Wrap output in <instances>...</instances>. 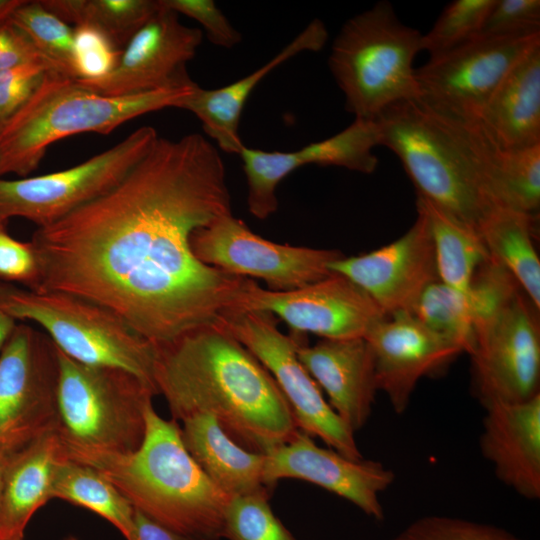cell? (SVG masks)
Segmentation results:
<instances>
[{"label": "cell", "instance_id": "obj_1", "mask_svg": "<svg viewBox=\"0 0 540 540\" xmlns=\"http://www.w3.org/2000/svg\"><path fill=\"white\" fill-rule=\"evenodd\" d=\"M232 213L225 165L203 135L158 137L112 189L57 222L30 244L33 291L101 305L153 345L239 313L249 281L202 263L191 236Z\"/></svg>", "mask_w": 540, "mask_h": 540}, {"label": "cell", "instance_id": "obj_2", "mask_svg": "<svg viewBox=\"0 0 540 540\" xmlns=\"http://www.w3.org/2000/svg\"><path fill=\"white\" fill-rule=\"evenodd\" d=\"M153 383L175 421L210 414L252 452L265 455L299 431L268 370L218 327L197 328L154 345Z\"/></svg>", "mask_w": 540, "mask_h": 540}, {"label": "cell", "instance_id": "obj_3", "mask_svg": "<svg viewBox=\"0 0 540 540\" xmlns=\"http://www.w3.org/2000/svg\"><path fill=\"white\" fill-rule=\"evenodd\" d=\"M375 120L380 145L402 162L417 195L478 231L498 207L493 181L502 152L480 122L452 117L420 99L395 103Z\"/></svg>", "mask_w": 540, "mask_h": 540}, {"label": "cell", "instance_id": "obj_4", "mask_svg": "<svg viewBox=\"0 0 540 540\" xmlns=\"http://www.w3.org/2000/svg\"><path fill=\"white\" fill-rule=\"evenodd\" d=\"M144 415L145 434L135 451L69 459L96 469L133 508L159 524L197 540H221L231 497L189 454L177 421L162 418L152 401Z\"/></svg>", "mask_w": 540, "mask_h": 540}, {"label": "cell", "instance_id": "obj_5", "mask_svg": "<svg viewBox=\"0 0 540 540\" xmlns=\"http://www.w3.org/2000/svg\"><path fill=\"white\" fill-rule=\"evenodd\" d=\"M196 83L127 96H104L85 89L57 70L49 71L29 100L0 126V177H26L48 147L86 132L109 134L143 114L178 108Z\"/></svg>", "mask_w": 540, "mask_h": 540}, {"label": "cell", "instance_id": "obj_6", "mask_svg": "<svg viewBox=\"0 0 540 540\" xmlns=\"http://www.w3.org/2000/svg\"><path fill=\"white\" fill-rule=\"evenodd\" d=\"M422 34L380 1L347 20L335 37L329 69L355 118L375 119L389 106L420 98L413 61Z\"/></svg>", "mask_w": 540, "mask_h": 540}, {"label": "cell", "instance_id": "obj_7", "mask_svg": "<svg viewBox=\"0 0 540 540\" xmlns=\"http://www.w3.org/2000/svg\"><path fill=\"white\" fill-rule=\"evenodd\" d=\"M58 359L56 433L64 456L138 449L145 434V408L155 389L128 371L85 365L59 349Z\"/></svg>", "mask_w": 540, "mask_h": 540}, {"label": "cell", "instance_id": "obj_8", "mask_svg": "<svg viewBox=\"0 0 540 540\" xmlns=\"http://www.w3.org/2000/svg\"><path fill=\"white\" fill-rule=\"evenodd\" d=\"M0 310L41 326L71 359L128 371L155 389L154 345L113 311L74 295L33 291L4 281H0Z\"/></svg>", "mask_w": 540, "mask_h": 540}, {"label": "cell", "instance_id": "obj_9", "mask_svg": "<svg viewBox=\"0 0 540 540\" xmlns=\"http://www.w3.org/2000/svg\"><path fill=\"white\" fill-rule=\"evenodd\" d=\"M142 126L119 143L66 170L17 180L0 179V231L9 219L51 225L117 185L158 138Z\"/></svg>", "mask_w": 540, "mask_h": 540}, {"label": "cell", "instance_id": "obj_10", "mask_svg": "<svg viewBox=\"0 0 540 540\" xmlns=\"http://www.w3.org/2000/svg\"><path fill=\"white\" fill-rule=\"evenodd\" d=\"M520 288L476 327L471 351L472 385L483 409L540 394V326Z\"/></svg>", "mask_w": 540, "mask_h": 540}, {"label": "cell", "instance_id": "obj_11", "mask_svg": "<svg viewBox=\"0 0 540 540\" xmlns=\"http://www.w3.org/2000/svg\"><path fill=\"white\" fill-rule=\"evenodd\" d=\"M221 329L245 346L268 370L286 398L297 428L351 459L363 458L355 433L331 408L297 356L304 334H283L267 312L232 315Z\"/></svg>", "mask_w": 540, "mask_h": 540}, {"label": "cell", "instance_id": "obj_12", "mask_svg": "<svg viewBox=\"0 0 540 540\" xmlns=\"http://www.w3.org/2000/svg\"><path fill=\"white\" fill-rule=\"evenodd\" d=\"M58 384L56 345L44 331L16 324L0 354V453L57 430Z\"/></svg>", "mask_w": 540, "mask_h": 540}, {"label": "cell", "instance_id": "obj_13", "mask_svg": "<svg viewBox=\"0 0 540 540\" xmlns=\"http://www.w3.org/2000/svg\"><path fill=\"white\" fill-rule=\"evenodd\" d=\"M540 33L478 35L415 69L420 100L452 117L480 122L489 100Z\"/></svg>", "mask_w": 540, "mask_h": 540}, {"label": "cell", "instance_id": "obj_14", "mask_svg": "<svg viewBox=\"0 0 540 540\" xmlns=\"http://www.w3.org/2000/svg\"><path fill=\"white\" fill-rule=\"evenodd\" d=\"M194 255L229 274L263 280L269 290L290 291L329 277V266L344 255L338 250L279 244L253 233L232 213L195 231Z\"/></svg>", "mask_w": 540, "mask_h": 540}, {"label": "cell", "instance_id": "obj_15", "mask_svg": "<svg viewBox=\"0 0 540 540\" xmlns=\"http://www.w3.org/2000/svg\"><path fill=\"white\" fill-rule=\"evenodd\" d=\"M259 311L279 317L292 333L323 339L365 337L387 315L360 287L333 273L318 282L290 291H272L249 279L239 313Z\"/></svg>", "mask_w": 540, "mask_h": 540}, {"label": "cell", "instance_id": "obj_16", "mask_svg": "<svg viewBox=\"0 0 540 540\" xmlns=\"http://www.w3.org/2000/svg\"><path fill=\"white\" fill-rule=\"evenodd\" d=\"M159 9L123 48L114 70L79 85L104 96H127L193 82L186 72L203 38L199 28L180 22L178 14L159 0Z\"/></svg>", "mask_w": 540, "mask_h": 540}, {"label": "cell", "instance_id": "obj_17", "mask_svg": "<svg viewBox=\"0 0 540 540\" xmlns=\"http://www.w3.org/2000/svg\"><path fill=\"white\" fill-rule=\"evenodd\" d=\"M416 207L417 218L401 237L329 266L367 293L387 316L410 313L423 291L439 280L428 218Z\"/></svg>", "mask_w": 540, "mask_h": 540}, {"label": "cell", "instance_id": "obj_18", "mask_svg": "<svg viewBox=\"0 0 540 540\" xmlns=\"http://www.w3.org/2000/svg\"><path fill=\"white\" fill-rule=\"evenodd\" d=\"M298 431L293 439L265 454L263 481L271 491L282 479L315 484L354 504L367 516L383 521L380 495L395 481V473L371 459H351L320 447Z\"/></svg>", "mask_w": 540, "mask_h": 540}, {"label": "cell", "instance_id": "obj_19", "mask_svg": "<svg viewBox=\"0 0 540 540\" xmlns=\"http://www.w3.org/2000/svg\"><path fill=\"white\" fill-rule=\"evenodd\" d=\"M379 145L375 119L355 118L337 134L294 151H265L244 146L239 156L247 181L250 214L264 220L275 213L278 185L300 167L339 166L364 174L374 172L378 159L373 148Z\"/></svg>", "mask_w": 540, "mask_h": 540}, {"label": "cell", "instance_id": "obj_20", "mask_svg": "<svg viewBox=\"0 0 540 540\" xmlns=\"http://www.w3.org/2000/svg\"><path fill=\"white\" fill-rule=\"evenodd\" d=\"M364 338L373 354L378 391L398 415L409 407L422 378L439 373L463 352L407 312L387 316Z\"/></svg>", "mask_w": 540, "mask_h": 540}, {"label": "cell", "instance_id": "obj_21", "mask_svg": "<svg viewBox=\"0 0 540 540\" xmlns=\"http://www.w3.org/2000/svg\"><path fill=\"white\" fill-rule=\"evenodd\" d=\"M479 449L497 479L528 500L540 498V394L484 408Z\"/></svg>", "mask_w": 540, "mask_h": 540}, {"label": "cell", "instance_id": "obj_22", "mask_svg": "<svg viewBox=\"0 0 540 540\" xmlns=\"http://www.w3.org/2000/svg\"><path fill=\"white\" fill-rule=\"evenodd\" d=\"M297 356L336 414L356 433L368 422L378 392L374 359L364 337L299 344Z\"/></svg>", "mask_w": 540, "mask_h": 540}, {"label": "cell", "instance_id": "obj_23", "mask_svg": "<svg viewBox=\"0 0 540 540\" xmlns=\"http://www.w3.org/2000/svg\"><path fill=\"white\" fill-rule=\"evenodd\" d=\"M520 288L504 267L488 259L478 268L468 291L438 280L423 291L410 313L470 354L477 325Z\"/></svg>", "mask_w": 540, "mask_h": 540}, {"label": "cell", "instance_id": "obj_24", "mask_svg": "<svg viewBox=\"0 0 540 540\" xmlns=\"http://www.w3.org/2000/svg\"><path fill=\"white\" fill-rule=\"evenodd\" d=\"M327 39L326 26L321 20L314 19L279 53L257 70L216 89H203L196 84L182 99L178 108L193 113L202 123L204 132L220 150L239 155L245 146L239 134L241 114L258 83L290 58L306 51H320Z\"/></svg>", "mask_w": 540, "mask_h": 540}, {"label": "cell", "instance_id": "obj_25", "mask_svg": "<svg viewBox=\"0 0 540 540\" xmlns=\"http://www.w3.org/2000/svg\"><path fill=\"white\" fill-rule=\"evenodd\" d=\"M479 121L502 151L540 144V43L508 73Z\"/></svg>", "mask_w": 540, "mask_h": 540}, {"label": "cell", "instance_id": "obj_26", "mask_svg": "<svg viewBox=\"0 0 540 540\" xmlns=\"http://www.w3.org/2000/svg\"><path fill=\"white\" fill-rule=\"evenodd\" d=\"M182 441L206 476L230 497L269 494L263 472L265 455L236 443L210 414L182 421Z\"/></svg>", "mask_w": 540, "mask_h": 540}, {"label": "cell", "instance_id": "obj_27", "mask_svg": "<svg viewBox=\"0 0 540 540\" xmlns=\"http://www.w3.org/2000/svg\"><path fill=\"white\" fill-rule=\"evenodd\" d=\"M64 452L56 431L5 455L0 527L24 531L33 514L52 499V486Z\"/></svg>", "mask_w": 540, "mask_h": 540}, {"label": "cell", "instance_id": "obj_28", "mask_svg": "<svg viewBox=\"0 0 540 540\" xmlns=\"http://www.w3.org/2000/svg\"><path fill=\"white\" fill-rule=\"evenodd\" d=\"M507 207H495L478 232L491 260L504 267L540 309V260L534 246L536 216Z\"/></svg>", "mask_w": 540, "mask_h": 540}, {"label": "cell", "instance_id": "obj_29", "mask_svg": "<svg viewBox=\"0 0 540 540\" xmlns=\"http://www.w3.org/2000/svg\"><path fill=\"white\" fill-rule=\"evenodd\" d=\"M416 206L428 218L439 280L468 291L478 268L489 258L479 232L418 195Z\"/></svg>", "mask_w": 540, "mask_h": 540}, {"label": "cell", "instance_id": "obj_30", "mask_svg": "<svg viewBox=\"0 0 540 540\" xmlns=\"http://www.w3.org/2000/svg\"><path fill=\"white\" fill-rule=\"evenodd\" d=\"M52 498L86 508L111 523L126 539L133 531L134 508L96 469L64 457L57 466Z\"/></svg>", "mask_w": 540, "mask_h": 540}, {"label": "cell", "instance_id": "obj_31", "mask_svg": "<svg viewBox=\"0 0 540 540\" xmlns=\"http://www.w3.org/2000/svg\"><path fill=\"white\" fill-rule=\"evenodd\" d=\"M39 2L66 24L89 25L100 30L121 50L160 6L159 0H39Z\"/></svg>", "mask_w": 540, "mask_h": 540}, {"label": "cell", "instance_id": "obj_32", "mask_svg": "<svg viewBox=\"0 0 540 540\" xmlns=\"http://www.w3.org/2000/svg\"><path fill=\"white\" fill-rule=\"evenodd\" d=\"M497 206L538 214L540 206V144L502 151L493 181Z\"/></svg>", "mask_w": 540, "mask_h": 540}, {"label": "cell", "instance_id": "obj_33", "mask_svg": "<svg viewBox=\"0 0 540 540\" xmlns=\"http://www.w3.org/2000/svg\"><path fill=\"white\" fill-rule=\"evenodd\" d=\"M9 20L60 72L75 78L72 68L73 29L68 24L45 9L39 1L26 0L13 10Z\"/></svg>", "mask_w": 540, "mask_h": 540}, {"label": "cell", "instance_id": "obj_34", "mask_svg": "<svg viewBox=\"0 0 540 540\" xmlns=\"http://www.w3.org/2000/svg\"><path fill=\"white\" fill-rule=\"evenodd\" d=\"M495 0H454L433 27L421 37V51L429 58L442 55L478 36Z\"/></svg>", "mask_w": 540, "mask_h": 540}, {"label": "cell", "instance_id": "obj_35", "mask_svg": "<svg viewBox=\"0 0 540 540\" xmlns=\"http://www.w3.org/2000/svg\"><path fill=\"white\" fill-rule=\"evenodd\" d=\"M269 494L231 497L223 525L227 540H296L274 514Z\"/></svg>", "mask_w": 540, "mask_h": 540}, {"label": "cell", "instance_id": "obj_36", "mask_svg": "<svg viewBox=\"0 0 540 540\" xmlns=\"http://www.w3.org/2000/svg\"><path fill=\"white\" fill-rule=\"evenodd\" d=\"M392 540H522L507 530L463 518L429 515L418 518Z\"/></svg>", "mask_w": 540, "mask_h": 540}, {"label": "cell", "instance_id": "obj_37", "mask_svg": "<svg viewBox=\"0 0 540 540\" xmlns=\"http://www.w3.org/2000/svg\"><path fill=\"white\" fill-rule=\"evenodd\" d=\"M122 50L100 30L79 25L73 29L72 68L76 79L95 80L111 73Z\"/></svg>", "mask_w": 540, "mask_h": 540}, {"label": "cell", "instance_id": "obj_38", "mask_svg": "<svg viewBox=\"0 0 540 540\" xmlns=\"http://www.w3.org/2000/svg\"><path fill=\"white\" fill-rule=\"evenodd\" d=\"M51 70L59 71L48 61L36 60L0 71V126L29 100Z\"/></svg>", "mask_w": 540, "mask_h": 540}, {"label": "cell", "instance_id": "obj_39", "mask_svg": "<svg viewBox=\"0 0 540 540\" xmlns=\"http://www.w3.org/2000/svg\"><path fill=\"white\" fill-rule=\"evenodd\" d=\"M540 33L539 0H495L479 35L514 36Z\"/></svg>", "mask_w": 540, "mask_h": 540}, {"label": "cell", "instance_id": "obj_40", "mask_svg": "<svg viewBox=\"0 0 540 540\" xmlns=\"http://www.w3.org/2000/svg\"><path fill=\"white\" fill-rule=\"evenodd\" d=\"M163 4L178 15L183 14L197 21L209 41L216 46L230 49L241 42V34L212 0H162Z\"/></svg>", "mask_w": 540, "mask_h": 540}, {"label": "cell", "instance_id": "obj_41", "mask_svg": "<svg viewBox=\"0 0 540 540\" xmlns=\"http://www.w3.org/2000/svg\"><path fill=\"white\" fill-rule=\"evenodd\" d=\"M37 277V261L30 242L18 241L6 230L0 231V281L19 282L33 290Z\"/></svg>", "mask_w": 540, "mask_h": 540}, {"label": "cell", "instance_id": "obj_42", "mask_svg": "<svg viewBox=\"0 0 540 540\" xmlns=\"http://www.w3.org/2000/svg\"><path fill=\"white\" fill-rule=\"evenodd\" d=\"M36 60L53 64L9 18L0 23V71Z\"/></svg>", "mask_w": 540, "mask_h": 540}, {"label": "cell", "instance_id": "obj_43", "mask_svg": "<svg viewBox=\"0 0 540 540\" xmlns=\"http://www.w3.org/2000/svg\"><path fill=\"white\" fill-rule=\"evenodd\" d=\"M129 540H197L173 531L134 508L133 531Z\"/></svg>", "mask_w": 540, "mask_h": 540}, {"label": "cell", "instance_id": "obj_44", "mask_svg": "<svg viewBox=\"0 0 540 540\" xmlns=\"http://www.w3.org/2000/svg\"><path fill=\"white\" fill-rule=\"evenodd\" d=\"M16 326V320L0 310V351Z\"/></svg>", "mask_w": 540, "mask_h": 540}, {"label": "cell", "instance_id": "obj_45", "mask_svg": "<svg viewBox=\"0 0 540 540\" xmlns=\"http://www.w3.org/2000/svg\"><path fill=\"white\" fill-rule=\"evenodd\" d=\"M23 0H0V23L7 20L15 8H17Z\"/></svg>", "mask_w": 540, "mask_h": 540}, {"label": "cell", "instance_id": "obj_46", "mask_svg": "<svg viewBox=\"0 0 540 540\" xmlns=\"http://www.w3.org/2000/svg\"><path fill=\"white\" fill-rule=\"evenodd\" d=\"M24 531L0 527V540H23Z\"/></svg>", "mask_w": 540, "mask_h": 540}, {"label": "cell", "instance_id": "obj_47", "mask_svg": "<svg viewBox=\"0 0 540 540\" xmlns=\"http://www.w3.org/2000/svg\"><path fill=\"white\" fill-rule=\"evenodd\" d=\"M4 463H5V454L0 453V512H1V500H2V480H3Z\"/></svg>", "mask_w": 540, "mask_h": 540}]
</instances>
